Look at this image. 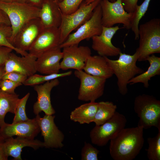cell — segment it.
<instances>
[{"label":"cell","mask_w":160,"mask_h":160,"mask_svg":"<svg viewBox=\"0 0 160 160\" xmlns=\"http://www.w3.org/2000/svg\"><path fill=\"white\" fill-rule=\"evenodd\" d=\"M143 128H124L110 140L109 151L114 160H132L140 153L144 143Z\"/></svg>","instance_id":"1"},{"label":"cell","mask_w":160,"mask_h":160,"mask_svg":"<svg viewBox=\"0 0 160 160\" xmlns=\"http://www.w3.org/2000/svg\"><path fill=\"white\" fill-rule=\"evenodd\" d=\"M36 118L44 138V147L46 148H61L64 146V138L63 133L56 125L55 116L45 114L41 117L39 114Z\"/></svg>","instance_id":"12"},{"label":"cell","mask_w":160,"mask_h":160,"mask_svg":"<svg viewBox=\"0 0 160 160\" xmlns=\"http://www.w3.org/2000/svg\"><path fill=\"white\" fill-rule=\"evenodd\" d=\"M72 73L71 71H69L62 73H54L45 75H41L35 73L28 77L23 84L25 86H34L44 83L55 79L70 76Z\"/></svg>","instance_id":"28"},{"label":"cell","mask_w":160,"mask_h":160,"mask_svg":"<svg viewBox=\"0 0 160 160\" xmlns=\"http://www.w3.org/2000/svg\"><path fill=\"white\" fill-rule=\"evenodd\" d=\"M41 131L35 118L9 124L5 123L0 127V137L4 139L15 136L34 139Z\"/></svg>","instance_id":"14"},{"label":"cell","mask_w":160,"mask_h":160,"mask_svg":"<svg viewBox=\"0 0 160 160\" xmlns=\"http://www.w3.org/2000/svg\"><path fill=\"white\" fill-rule=\"evenodd\" d=\"M62 51L60 69L64 71L69 69L83 70L86 62L91 55V49L87 46H71L63 48Z\"/></svg>","instance_id":"13"},{"label":"cell","mask_w":160,"mask_h":160,"mask_svg":"<svg viewBox=\"0 0 160 160\" xmlns=\"http://www.w3.org/2000/svg\"><path fill=\"white\" fill-rule=\"evenodd\" d=\"M44 28L39 17L32 19L20 28L11 43L19 50L27 52Z\"/></svg>","instance_id":"11"},{"label":"cell","mask_w":160,"mask_h":160,"mask_svg":"<svg viewBox=\"0 0 160 160\" xmlns=\"http://www.w3.org/2000/svg\"><path fill=\"white\" fill-rule=\"evenodd\" d=\"M134 110L139 118L138 126L145 129L152 127L160 129V101L155 97L146 94L137 96Z\"/></svg>","instance_id":"5"},{"label":"cell","mask_w":160,"mask_h":160,"mask_svg":"<svg viewBox=\"0 0 160 160\" xmlns=\"http://www.w3.org/2000/svg\"><path fill=\"white\" fill-rule=\"evenodd\" d=\"M26 76L19 73L11 72L3 75L2 79H7L23 84L27 78Z\"/></svg>","instance_id":"35"},{"label":"cell","mask_w":160,"mask_h":160,"mask_svg":"<svg viewBox=\"0 0 160 160\" xmlns=\"http://www.w3.org/2000/svg\"><path fill=\"white\" fill-rule=\"evenodd\" d=\"M4 74V66L0 68V84Z\"/></svg>","instance_id":"43"},{"label":"cell","mask_w":160,"mask_h":160,"mask_svg":"<svg viewBox=\"0 0 160 160\" xmlns=\"http://www.w3.org/2000/svg\"><path fill=\"white\" fill-rule=\"evenodd\" d=\"M13 50L10 48L0 45V68L4 65L10 54Z\"/></svg>","instance_id":"36"},{"label":"cell","mask_w":160,"mask_h":160,"mask_svg":"<svg viewBox=\"0 0 160 160\" xmlns=\"http://www.w3.org/2000/svg\"><path fill=\"white\" fill-rule=\"evenodd\" d=\"M37 58L28 53L26 56H18L12 52L4 65V74L15 72L28 77L36 72L35 63Z\"/></svg>","instance_id":"18"},{"label":"cell","mask_w":160,"mask_h":160,"mask_svg":"<svg viewBox=\"0 0 160 160\" xmlns=\"http://www.w3.org/2000/svg\"><path fill=\"white\" fill-rule=\"evenodd\" d=\"M95 0H84L83 1V2L86 4H89L91 2H92ZM111 2H113L115 1L116 0H108Z\"/></svg>","instance_id":"42"},{"label":"cell","mask_w":160,"mask_h":160,"mask_svg":"<svg viewBox=\"0 0 160 160\" xmlns=\"http://www.w3.org/2000/svg\"><path fill=\"white\" fill-rule=\"evenodd\" d=\"M61 49L59 47L47 51L37 58L36 71L45 75L59 73L61 69L60 61L63 57Z\"/></svg>","instance_id":"19"},{"label":"cell","mask_w":160,"mask_h":160,"mask_svg":"<svg viewBox=\"0 0 160 160\" xmlns=\"http://www.w3.org/2000/svg\"><path fill=\"white\" fill-rule=\"evenodd\" d=\"M19 96L16 93L9 94L0 89V127L5 123L4 119L7 113H14Z\"/></svg>","instance_id":"25"},{"label":"cell","mask_w":160,"mask_h":160,"mask_svg":"<svg viewBox=\"0 0 160 160\" xmlns=\"http://www.w3.org/2000/svg\"><path fill=\"white\" fill-rule=\"evenodd\" d=\"M100 1L95 0L88 4L83 2L78 9L73 13L68 15L62 14L61 22L59 27L61 44L72 31L77 29L91 17L94 9Z\"/></svg>","instance_id":"7"},{"label":"cell","mask_w":160,"mask_h":160,"mask_svg":"<svg viewBox=\"0 0 160 160\" xmlns=\"http://www.w3.org/2000/svg\"><path fill=\"white\" fill-rule=\"evenodd\" d=\"M10 25V23L6 14L0 9V25Z\"/></svg>","instance_id":"39"},{"label":"cell","mask_w":160,"mask_h":160,"mask_svg":"<svg viewBox=\"0 0 160 160\" xmlns=\"http://www.w3.org/2000/svg\"><path fill=\"white\" fill-rule=\"evenodd\" d=\"M102 11L99 4L94 9L91 17L79 27L76 31L70 33L62 43L60 47L78 45L82 41L89 40L101 33L103 26L101 22Z\"/></svg>","instance_id":"6"},{"label":"cell","mask_w":160,"mask_h":160,"mask_svg":"<svg viewBox=\"0 0 160 160\" xmlns=\"http://www.w3.org/2000/svg\"><path fill=\"white\" fill-rule=\"evenodd\" d=\"M4 145L7 156L13 157L15 160H22L21 153L24 147H30L34 150L44 147L43 142L40 140L19 136L4 139Z\"/></svg>","instance_id":"20"},{"label":"cell","mask_w":160,"mask_h":160,"mask_svg":"<svg viewBox=\"0 0 160 160\" xmlns=\"http://www.w3.org/2000/svg\"><path fill=\"white\" fill-rule=\"evenodd\" d=\"M4 141V139L0 137V160H7L8 157L5 151Z\"/></svg>","instance_id":"38"},{"label":"cell","mask_w":160,"mask_h":160,"mask_svg":"<svg viewBox=\"0 0 160 160\" xmlns=\"http://www.w3.org/2000/svg\"><path fill=\"white\" fill-rule=\"evenodd\" d=\"M99 151L91 144L84 142L81 152L82 160H97Z\"/></svg>","instance_id":"33"},{"label":"cell","mask_w":160,"mask_h":160,"mask_svg":"<svg viewBox=\"0 0 160 160\" xmlns=\"http://www.w3.org/2000/svg\"><path fill=\"white\" fill-rule=\"evenodd\" d=\"M117 106L112 102L98 103L97 108L93 121L95 125H101L111 118L114 114Z\"/></svg>","instance_id":"26"},{"label":"cell","mask_w":160,"mask_h":160,"mask_svg":"<svg viewBox=\"0 0 160 160\" xmlns=\"http://www.w3.org/2000/svg\"><path fill=\"white\" fill-rule=\"evenodd\" d=\"M84 0H63L58 2V5L62 14L68 15L77 10Z\"/></svg>","instance_id":"32"},{"label":"cell","mask_w":160,"mask_h":160,"mask_svg":"<svg viewBox=\"0 0 160 160\" xmlns=\"http://www.w3.org/2000/svg\"><path fill=\"white\" fill-rule=\"evenodd\" d=\"M59 2H60V1H62L63 0H57Z\"/></svg>","instance_id":"44"},{"label":"cell","mask_w":160,"mask_h":160,"mask_svg":"<svg viewBox=\"0 0 160 160\" xmlns=\"http://www.w3.org/2000/svg\"><path fill=\"white\" fill-rule=\"evenodd\" d=\"M12 34L10 25H0V45L10 48L21 56H26L28 54L27 52H23L15 48L9 41Z\"/></svg>","instance_id":"30"},{"label":"cell","mask_w":160,"mask_h":160,"mask_svg":"<svg viewBox=\"0 0 160 160\" xmlns=\"http://www.w3.org/2000/svg\"><path fill=\"white\" fill-rule=\"evenodd\" d=\"M83 70L89 74L107 79L113 75L104 56H90L85 62Z\"/></svg>","instance_id":"22"},{"label":"cell","mask_w":160,"mask_h":160,"mask_svg":"<svg viewBox=\"0 0 160 160\" xmlns=\"http://www.w3.org/2000/svg\"><path fill=\"white\" fill-rule=\"evenodd\" d=\"M138 0H121L125 10L128 13H132L135 10L137 5Z\"/></svg>","instance_id":"37"},{"label":"cell","mask_w":160,"mask_h":160,"mask_svg":"<svg viewBox=\"0 0 160 160\" xmlns=\"http://www.w3.org/2000/svg\"><path fill=\"white\" fill-rule=\"evenodd\" d=\"M0 9L8 16L12 31L11 43L20 28L30 20L39 17L40 8L27 3H8L0 0Z\"/></svg>","instance_id":"4"},{"label":"cell","mask_w":160,"mask_h":160,"mask_svg":"<svg viewBox=\"0 0 160 160\" xmlns=\"http://www.w3.org/2000/svg\"><path fill=\"white\" fill-rule=\"evenodd\" d=\"M62 13L57 0H47L40 8L39 18L45 28H59Z\"/></svg>","instance_id":"21"},{"label":"cell","mask_w":160,"mask_h":160,"mask_svg":"<svg viewBox=\"0 0 160 160\" xmlns=\"http://www.w3.org/2000/svg\"><path fill=\"white\" fill-rule=\"evenodd\" d=\"M148 148L146 149L147 157L149 160H160V129L157 135L147 139Z\"/></svg>","instance_id":"29"},{"label":"cell","mask_w":160,"mask_h":160,"mask_svg":"<svg viewBox=\"0 0 160 160\" xmlns=\"http://www.w3.org/2000/svg\"><path fill=\"white\" fill-rule=\"evenodd\" d=\"M74 74L80 81L78 100L95 102L103 95L106 79L89 74L83 70H75Z\"/></svg>","instance_id":"9"},{"label":"cell","mask_w":160,"mask_h":160,"mask_svg":"<svg viewBox=\"0 0 160 160\" xmlns=\"http://www.w3.org/2000/svg\"><path fill=\"white\" fill-rule=\"evenodd\" d=\"M120 28L118 26L108 27L103 26L101 33L93 36L92 47L99 55L103 56H117L121 52V49L112 43V39Z\"/></svg>","instance_id":"16"},{"label":"cell","mask_w":160,"mask_h":160,"mask_svg":"<svg viewBox=\"0 0 160 160\" xmlns=\"http://www.w3.org/2000/svg\"><path fill=\"white\" fill-rule=\"evenodd\" d=\"M2 1L8 2H18V3H26L27 2V0H0Z\"/></svg>","instance_id":"41"},{"label":"cell","mask_w":160,"mask_h":160,"mask_svg":"<svg viewBox=\"0 0 160 160\" xmlns=\"http://www.w3.org/2000/svg\"><path fill=\"white\" fill-rule=\"evenodd\" d=\"M59 83L57 78L34 86V89L37 94V100L33 105L35 115H39L42 111L47 115H53L55 113L51 103V92L52 89Z\"/></svg>","instance_id":"17"},{"label":"cell","mask_w":160,"mask_h":160,"mask_svg":"<svg viewBox=\"0 0 160 160\" xmlns=\"http://www.w3.org/2000/svg\"><path fill=\"white\" fill-rule=\"evenodd\" d=\"M29 92L21 99H19L15 108V116L12 123L24 121L29 119L25 112V107L27 101L30 96Z\"/></svg>","instance_id":"31"},{"label":"cell","mask_w":160,"mask_h":160,"mask_svg":"<svg viewBox=\"0 0 160 160\" xmlns=\"http://www.w3.org/2000/svg\"><path fill=\"white\" fill-rule=\"evenodd\" d=\"M146 60L150 64L147 70L132 78L129 81L128 84L131 85L142 83L145 88H147L149 86L148 81L151 78L160 75V57L152 54L148 57Z\"/></svg>","instance_id":"24"},{"label":"cell","mask_w":160,"mask_h":160,"mask_svg":"<svg viewBox=\"0 0 160 160\" xmlns=\"http://www.w3.org/2000/svg\"><path fill=\"white\" fill-rule=\"evenodd\" d=\"M101 22L103 26L112 27L117 24L123 25L124 27L131 29L132 13H129L124 9L121 0L111 2L108 0H101Z\"/></svg>","instance_id":"10"},{"label":"cell","mask_w":160,"mask_h":160,"mask_svg":"<svg viewBox=\"0 0 160 160\" xmlns=\"http://www.w3.org/2000/svg\"><path fill=\"white\" fill-rule=\"evenodd\" d=\"M151 0H144L140 5H137L134 12L132 13L131 20V29L135 35V39H139L138 27L141 18L147 11Z\"/></svg>","instance_id":"27"},{"label":"cell","mask_w":160,"mask_h":160,"mask_svg":"<svg viewBox=\"0 0 160 160\" xmlns=\"http://www.w3.org/2000/svg\"><path fill=\"white\" fill-rule=\"evenodd\" d=\"M127 122L124 115L116 111L110 119L101 125H95L91 130L89 136L92 143L100 146L106 145L125 128Z\"/></svg>","instance_id":"8"},{"label":"cell","mask_w":160,"mask_h":160,"mask_svg":"<svg viewBox=\"0 0 160 160\" xmlns=\"http://www.w3.org/2000/svg\"><path fill=\"white\" fill-rule=\"evenodd\" d=\"M98 103L90 102L81 105L71 113L70 119L81 124H89L93 122L97 108Z\"/></svg>","instance_id":"23"},{"label":"cell","mask_w":160,"mask_h":160,"mask_svg":"<svg viewBox=\"0 0 160 160\" xmlns=\"http://www.w3.org/2000/svg\"><path fill=\"white\" fill-rule=\"evenodd\" d=\"M60 39L59 28H44L29 49L28 53L37 58L46 52L60 47Z\"/></svg>","instance_id":"15"},{"label":"cell","mask_w":160,"mask_h":160,"mask_svg":"<svg viewBox=\"0 0 160 160\" xmlns=\"http://www.w3.org/2000/svg\"><path fill=\"white\" fill-rule=\"evenodd\" d=\"M116 60H113L104 56L111 68L113 74L117 79V84L119 93L122 95L128 92L129 81L136 76L145 71L136 65L138 57L135 52L133 55L121 52Z\"/></svg>","instance_id":"2"},{"label":"cell","mask_w":160,"mask_h":160,"mask_svg":"<svg viewBox=\"0 0 160 160\" xmlns=\"http://www.w3.org/2000/svg\"><path fill=\"white\" fill-rule=\"evenodd\" d=\"M139 45L137 49L138 61L160 53V19L154 18L139 25Z\"/></svg>","instance_id":"3"},{"label":"cell","mask_w":160,"mask_h":160,"mask_svg":"<svg viewBox=\"0 0 160 160\" xmlns=\"http://www.w3.org/2000/svg\"><path fill=\"white\" fill-rule=\"evenodd\" d=\"M46 0H27V3L40 8L42 4Z\"/></svg>","instance_id":"40"},{"label":"cell","mask_w":160,"mask_h":160,"mask_svg":"<svg viewBox=\"0 0 160 160\" xmlns=\"http://www.w3.org/2000/svg\"><path fill=\"white\" fill-rule=\"evenodd\" d=\"M22 84L7 79H2L0 84V89L9 94H14L15 89Z\"/></svg>","instance_id":"34"}]
</instances>
